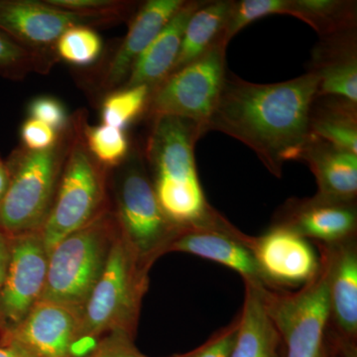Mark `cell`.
Wrapping results in <instances>:
<instances>
[{
  "label": "cell",
  "instance_id": "22",
  "mask_svg": "<svg viewBox=\"0 0 357 357\" xmlns=\"http://www.w3.org/2000/svg\"><path fill=\"white\" fill-rule=\"evenodd\" d=\"M234 1H204L185 26L182 45L172 73L204 55L218 40L229 20Z\"/></svg>",
  "mask_w": 357,
  "mask_h": 357
},
{
  "label": "cell",
  "instance_id": "29",
  "mask_svg": "<svg viewBox=\"0 0 357 357\" xmlns=\"http://www.w3.org/2000/svg\"><path fill=\"white\" fill-rule=\"evenodd\" d=\"M288 0H243L234 2L230 11L229 20L223 30L222 38L229 44L230 40L251 24L272 15V14H286Z\"/></svg>",
  "mask_w": 357,
  "mask_h": 357
},
{
  "label": "cell",
  "instance_id": "30",
  "mask_svg": "<svg viewBox=\"0 0 357 357\" xmlns=\"http://www.w3.org/2000/svg\"><path fill=\"white\" fill-rule=\"evenodd\" d=\"M51 6L79 14L96 16L109 21L119 22L126 20L130 13L132 3L119 0H45Z\"/></svg>",
  "mask_w": 357,
  "mask_h": 357
},
{
  "label": "cell",
  "instance_id": "27",
  "mask_svg": "<svg viewBox=\"0 0 357 357\" xmlns=\"http://www.w3.org/2000/svg\"><path fill=\"white\" fill-rule=\"evenodd\" d=\"M102 41L89 26L77 25L63 33L55 45L58 59L75 67H89L98 61Z\"/></svg>",
  "mask_w": 357,
  "mask_h": 357
},
{
  "label": "cell",
  "instance_id": "3",
  "mask_svg": "<svg viewBox=\"0 0 357 357\" xmlns=\"http://www.w3.org/2000/svg\"><path fill=\"white\" fill-rule=\"evenodd\" d=\"M88 116H70L67 154L51 210L41 229L47 251L112 206L110 170L89 152L84 136Z\"/></svg>",
  "mask_w": 357,
  "mask_h": 357
},
{
  "label": "cell",
  "instance_id": "13",
  "mask_svg": "<svg viewBox=\"0 0 357 357\" xmlns=\"http://www.w3.org/2000/svg\"><path fill=\"white\" fill-rule=\"evenodd\" d=\"M110 24L96 16L65 10L46 1L0 0V30L33 50L54 53L63 33L77 25Z\"/></svg>",
  "mask_w": 357,
  "mask_h": 357
},
{
  "label": "cell",
  "instance_id": "16",
  "mask_svg": "<svg viewBox=\"0 0 357 357\" xmlns=\"http://www.w3.org/2000/svg\"><path fill=\"white\" fill-rule=\"evenodd\" d=\"M274 225H283L316 244H335L356 238V202L312 198L290 201L279 211Z\"/></svg>",
  "mask_w": 357,
  "mask_h": 357
},
{
  "label": "cell",
  "instance_id": "5",
  "mask_svg": "<svg viewBox=\"0 0 357 357\" xmlns=\"http://www.w3.org/2000/svg\"><path fill=\"white\" fill-rule=\"evenodd\" d=\"M140 154L128 158L110 176V199L121 236L143 264L151 268L183 229L169 220L155 194Z\"/></svg>",
  "mask_w": 357,
  "mask_h": 357
},
{
  "label": "cell",
  "instance_id": "1",
  "mask_svg": "<svg viewBox=\"0 0 357 357\" xmlns=\"http://www.w3.org/2000/svg\"><path fill=\"white\" fill-rule=\"evenodd\" d=\"M318 89L319 77L312 72L266 84L227 74L206 131L241 141L280 178L284 164L299 160L312 138L310 119Z\"/></svg>",
  "mask_w": 357,
  "mask_h": 357
},
{
  "label": "cell",
  "instance_id": "36",
  "mask_svg": "<svg viewBox=\"0 0 357 357\" xmlns=\"http://www.w3.org/2000/svg\"><path fill=\"white\" fill-rule=\"evenodd\" d=\"M9 185V172L6 162L0 156V204L6 197Z\"/></svg>",
  "mask_w": 357,
  "mask_h": 357
},
{
  "label": "cell",
  "instance_id": "10",
  "mask_svg": "<svg viewBox=\"0 0 357 357\" xmlns=\"http://www.w3.org/2000/svg\"><path fill=\"white\" fill-rule=\"evenodd\" d=\"M6 273L0 295V338L11 332L42 299L49 252L41 230L8 237Z\"/></svg>",
  "mask_w": 357,
  "mask_h": 357
},
{
  "label": "cell",
  "instance_id": "35",
  "mask_svg": "<svg viewBox=\"0 0 357 357\" xmlns=\"http://www.w3.org/2000/svg\"><path fill=\"white\" fill-rule=\"evenodd\" d=\"M9 241L8 236L0 230V295L6 277L7 262H8Z\"/></svg>",
  "mask_w": 357,
  "mask_h": 357
},
{
  "label": "cell",
  "instance_id": "17",
  "mask_svg": "<svg viewBox=\"0 0 357 357\" xmlns=\"http://www.w3.org/2000/svg\"><path fill=\"white\" fill-rule=\"evenodd\" d=\"M184 3V0H149L140 7L126 38L105 69L100 83L102 89L109 91L126 82L141 54Z\"/></svg>",
  "mask_w": 357,
  "mask_h": 357
},
{
  "label": "cell",
  "instance_id": "20",
  "mask_svg": "<svg viewBox=\"0 0 357 357\" xmlns=\"http://www.w3.org/2000/svg\"><path fill=\"white\" fill-rule=\"evenodd\" d=\"M204 1H185L156 38L141 54L131 69L124 88H153L172 72L188 21Z\"/></svg>",
  "mask_w": 357,
  "mask_h": 357
},
{
  "label": "cell",
  "instance_id": "23",
  "mask_svg": "<svg viewBox=\"0 0 357 357\" xmlns=\"http://www.w3.org/2000/svg\"><path fill=\"white\" fill-rule=\"evenodd\" d=\"M311 132L333 146L357 154L356 103L332 98L312 105Z\"/></svg>",
  "mask_w": 357,
  "mask_h": 357
},
{
  "label": "cell",
  "instance_id": "25",
  "mask_svg": "<svg viewBox=\"0 0 357 357\" xmlns=\"http://www.w3.org/2000/svg\"><path fill=\"white\" fill-rule=\"evenodd\" d=\"M57 60L56 54L33 50L0 30V76L21 81L31 73L47 74Z\"/></svg>",
  "mask_w": 357,
  "mask_h": 357
},
{
  "label": "cell",
  "instance_id": "39",
  "mask_svg": "<svg viewBox=\"0 0 357 357\" xmlns=\"http://www.w3.org/2000/svg\"><path fill=\"white\" fill-rule=\"evenodd\" d=\"M340 357H342V356H340Z\"/></svg>",
  "mask_w": 357,
  "mask_h": 357
},
{
  "label": "cell",
  "instance_id": "26",
  "mask_svg": "<svg viewBox=\"0 0 357 357\" xmlns=\"http://www.w3.org/2000/svg\"><path fill=\"white\" fill-rule=\"evenodd\" d=\"M150 91V86H137L110 93L103 100L100 110L102 124L122 130L128 128L146 112Z\"/></svg>",
  "mask_w": 357,
  "mask_h": 357
},
{
  "label": "cell",
  "instance_id": "2",
  "mask_svg": "<svg viewBox=\"0 0 357 357\" xmlns=\"http://www.w3.org/2000/svg\"><path fill=\"white\" fill-rule=\"evenodd\" d=\"M203 136L194 122L175 116L153 119L146 159L162 210L182 229L211 227L225 222L206 201L197 172L195 144Z\"/></svg>",
  "mask_w": 357,
  "mask_h": 357
},
{
  "label": "cell",
  "instance_id": "37",
  "mask_svg": "<svg viewBox=\"0 0 357 357\" xmlns=\"http://www.w3.org/2000/svg\"><path fill=\"white\" fill-rule=\"evenodd\" d=\"M0 357H33L13 344H0Z\"/></svg>",
  "mask_w": 357,
  "mask_h": 357
},
{
  "label": "cell",
  "instance_id": "18",
  "mask_svg": "<svg viewBox=\"0 0 357 357\" xmlns=\"http://www.w3.org/2000/svg\"><path fill=\"white\" fill-rule=\"evenodd\" d=\"M300 161L311 169L318 184L316 197L326 201L354 203L357 196V155L312 135Z\"/></svg>",
  "mask_w": 357,
  "mask_h": 357
},
{
  "label": "cell",
  "instance_id": "11",
  "mask_svg": "<svg viewBox=\"0 0 357 357\" xmlns=\"http://www.w3.org/2000/svg\"><path fill=\"white\" fill-rule=\"evenodd\" d=\"M328 284V321L333 351L342 357H356L357 241L316 244Z\"/></svg>",
  "mask_w": 357,
  "mask_h": 357
},
{
  "label": "cell",
  "instance_id": "32",
  "mask_svg": "<svg viewBox=\"0 0 357 357\" xmlns=\"http://www.w3.org/2000/svg\"><path fill=\"white\" fill-rule=\"evenodd\" d=\"M238 328L239 317L237 316L232 323L218 331L203 345L187 354H178L177 357H230Z\"/></svg>",
  "mask_w": 357,
  "mask_h": 357
},
{
  "label": "cell",
  "instance_id": "14",
  "mask_svg": "<svg viewBox=\"0 0 357 357\" xmlns=\"http://www.w3.org/2000/svg\"><path fill=\"white\" fill-rule=\"evenodd\" d=\"M79 311L40 300L24 319L0 338V344H13L33 357H75L79 342Z\"/></svg>",
  "mask_w": 357,
  "mask_h": 357
},
{
  "label": "cell",
  "instance_id": "4",
  "mask_svg": "<svg viewBox=\"0 0 357 357\" xmlns=\"http://www.w3.org/2000/svg\"><path fill=\"white\" fill-rule=\"evenodd\" d=\"M150 269L119 232L105 270L79 312V342L114 333L135 337Z\"/></svg>",
  "mask_w": 357,
  "mask_h": 357
},
{
  "label": "cell",
  "instance_id": "28",
  "mask_svg": "<svg viewBox=\"0 0 357 357\" xmlns=\"http://www.w3.org/2000/svg\"><path fill=\"white\" fill-rule=\"evenodd\" d=\"M84 136L89 152L98 163L110 171L121 166L130 154V144L122 129L105 124L89 126L88 123Z\"/></svg>",
  "mask_w": 357,
  "mask_h": 357
},
{
  "label": "cell",
  "instance_id": "8",
  "mask_svg": "<svg viewBox=\"0 0 357 357\" xmlns=\"http://www.w3.org/2000/svg\"><path fill=\"white\" fill-rule=\"evenodd\" d=\"M227 45L220 38L201 58L151 88L148 115L152 119L161 116L187 119L198 126L204 135L227 77Z\"/></svg>",
  "mask_w": 357,
  "mask_h": 357
},
{
  "label": "cell",
  "instance_id": "34",
  "mask_svg": "<svg viewBox=\"0 0 357 357\" xmlns=\"http://www.w3.org/2000/svg\"><path fill=\"white\" fill-rule=\"evenodd\" d=\"M174 356L171 357H177ZM82 357H149L138 351L134 338L126 333H114L96 342L88 354Z\"/></svg>",
  "mask_w": 357,
  "mask_h": 357
},
{
  "label": "cell",
  "instance_id": "6",
  "mask_svg": "<svg viewBox=\"0 0 357 357\" xmlns=\"http://www.w3.org/2000/svg\"><path fill=\"white\" fill-rule=\"evenodd\" d=\"M68 143L67 128L50 149L31 151L20 146L6 160L9 185L0 204V230L6 236L43 227L57 191Z\"/></svg>",
  "mask_w": 357,
  "mask_h": 357
},
{
  "label": "cell",
  "instance_id": "31",
  "mask_svg": "<svg viewBox=\"0 0 357 357\" xmlns=\"http://www.w3.org/2000/svg\"><path fill=\"white\" fill-rule=\"evenodd\" d=\"M31 119H36L61 133L69 126L70 116L65 105L53 96H42L33 98L27 109Z\"/></svg>",
  "mask_w": 357,
  "mask_h": 357
},
{
  "label": "cell",
  "instance_id": "19",
  "mask_svg": "<svg viewBox=\"0 0 357 357\" xmlns=\"http://www.w3.org/2000/svg\"><path fill=\"white\" fill-rule=\"evenodd\" d=\"M314 53L312 69L319 77L318 98L357 103V53L354 30L325 39Z\"/></svg>",
  "mask_w": 357,
  "mask_h": 357
},
{
  "label": "cell",
  "instance_id": "33",
  "mask_svg": "<svg viewBox=\"0 0 357 357\" xmlns=\"http://www.w3.org/2000/svg\"><path fill=\"white\" fill-rule=\"evenodd\" d=\"M62 133V132H61ZM61 133L43 122L36 119H26L20 128V138L23 146L31 151H43L57 144Z\"/></svg>",
  "mask_w": 357,
  "mask_h": 357
},
{
  "label": "cell",
  "instance_id": "38",
  "mask_svg": "<svg viewBox=\"0 0 357 357\" xmlns=\"http://www.w3.org/2000/svg\"><path fill=\"white\" fill-rule=\"evenodd\" d=\"M319 357H328V351H326L325 345H324L323 349H321V354H319Z\"/></svg>",
  "mask_w": 357,
  "mask_h": 357
},
{
  "label": "cell",
  "instance_id": "9",
  "mask_svg": "<svg viewBox=\"0 0 357 357\" xmlns=\"http://www.w3.org/2000/svg\"><path fill=\"white\" fill-rule=\"evenodd\" d=\"M268 314L286 347L285 357H319L328 321V284L321 266L316 278L288 293L262 287Z\"/></svg>",
  "mask_w": 357,
  "mask_h": 357
},
{
  "label": "cell",
  "instance_id": "12",
  "mask_svg": "<svg viewBox=\"0 0 357 357\" xmlns=\"http://www.w3.org/2000/svg\"><path fill=\"white\" fill-rule=\"evenodd\" d=\"M251 251L267 288L303 287L321 269L311 241L283 225H273L253 236Z\"/></svg>",
  "mask_w": 357,
  "mask_h": 357
},
{
  "label": "cell",
  "instance_id": "7",
  "mask_svg": "<svg viewBox=\"0 0 357 357\" xmlns=\"http://www.w3.org/2000/svg\"><path fill=\"white\" fill-rule=\"evenodd\" d=\"M119 236L112 206L63 238L49 253L48 273L41 300L54 301L81 312L105 270Z\"/></svg>",
  "mask_w": 357,
  "mask_h": 357
},
{
  "label": "cell",
  "instance_id": "21",
  "mask_svg": "<svg viewBox=\"0 0 357 357\" xmlns=\"http://www.w3.org/2000/svg\"><path fill=\"white\" fill-rule=\"evenodd\" d=\"M244 284L245 296L230 357H282L283 342L264 306L263 286Z\"/></svg>",
  "mask_w": 357,
  "mask_h": 357
},
{
  "label": "cell",
  "instance_id": "24",
  "mask_svg": "<svg viewBox=\"0 0 357 357\" xmlns=\"http://www.w3.org/2000/svg\"><path fill=\"white\" fill-rule=\"evenodd\" d=\"M288 15L299 18L324 39L354 30L356 4L340 0H288Z\"/></svg>",
  "mask_w": 357,
  "mask_h": 357
},
{
  "label": "cell",
  "instance_id": "15",
  "mask_svg": "<svg viewBox=\"0 0 357 357\" xmlns=\"http://www.w3.org/2000/svg\"><path fill=\"white\" fill-rule=\"evenodd\" d=\"M252 238L227 220L211 227L183 229L168 252L189 253L220 263L241 275L244 283L266 287L251 251Z\"/></svg>",
  "mask_w": 357,
  "mask_h": 357
}]
</instances>
